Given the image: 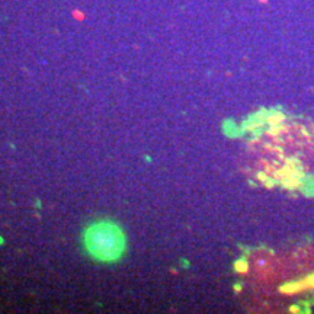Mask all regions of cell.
I'll list each match as a JSON object with an SVG mask.
<instances>
[{"label":"cell","mask_w":314,"mask_h":314,"mask_svg":"<svg viewBox=\"0 0 314 314\" xmlns=\"http://www.w3.org/2000/svg\"><path fill=\"white\" fill-rule=\"evenodd\" d=\"M85 247L90 256L99 262H117L122 258L127 240L122 228L112 221H97L85 231Z\"/></svg>","instance_id":"obj_1"}]
</instances>
